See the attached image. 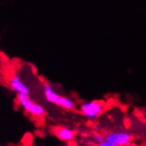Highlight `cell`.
Masks as SVG:
<instances>
[{"instance_id": "1", "label": "cell", "mask_w": 146, "mask_h": 146, "mask_svg": "<svg viewBox=\"0 0 146 146\" xmlns=\"http://www.w3.org/2000/svg\"><path fill=\"white\" fill-rule=\"evenodd\" d=\"M44 93L47 101H49L50 103L55 104V105L63 108L67 110L74 109L76 106V103L74 100L59 95L53 89V87L48 84L44 85Z\"/></svg>"}, {"instance_id": "2", "label": "cell", "mask_w": 146, "mask_h": 146, "mask_svg": "<svg viewBox=\"0 0 146 146\" xmlns=\"http://www.w3.org/2000/svg\"><path fill=\"white\" fill-rule=\"evenodd\" d=\"M105 110V103L99 100H89L83 102L80 107V112L89 120H95L100 116Z\"/></svg>"}, {"instance_id": "3", "label": "cell", "mask_w": 146, "mask_h": 146, "mask_svg": "<svg viewBox=\"0 0 146 146\" xmlns=\"http://www.w3.org/2000/svg\"><path fill=\"white\" fill-rule=\"evenodd\" d=\"M17 101L22 106L26 112H28L32 116L40 117L45 113V110L43 106L34 102L28 96V94H18Z\"/></svg>"}, {"instance_id": "4", "label": "cell", "mask_w": 146, "mask_h": 146, "mask_svg": "<svg viewBox=\"0 0 146 146\" xmlns=\"http://www.w3.org/2000/svg\"><path fill=\"white\" fill-rule=\"evenodd\" d=\"M105 140L119 146H129L133 138L127 131H114L107 133L105 135Z\"/></svg>"}, {"instance_id": "5", "label": "cell", "mask_w": 146, "mask_h": 146, "mask_svg": "<svg viewBox=\"0 0 146 146\" xmlns=\"http://www.w3.org/2000/svg\"><path fill=\"white\" fill-rule=\"evenodd\" d=\"M9 86L17 94H29V89L28 86L17 75L13 76L9 80Z\"/></svg>"}, {"instance_id": "6", "label": "cell", "mask_w": 146, "mask_h": 146, "mask_svg": "<svg viewBox=\"0 0 146 146\" xmlns=\"http://www.w3.org/2000/svg\"><path fill=\"white\" fill-rule=\"evenodd\" d=\"M55 135L63 142H70L74 140L75 134L70 128L67 127H59L55 129Z\"/></svg>"}, {"instance_id": "7", "label": "cell", "mask_w": 146, "mask_h": 146, "mask_svg": "<svg viewBox=\"0 0 146 146\" xmlns=\"http://www.w3.org/2000/svg\"><path fill=\"white\" fill-rule=\"evenodd\" d=\"M91 137H92V140L95 143H97L98 144L102 143L103 141H105V137L102 135L101 134H99V133H94V134H92Z\"/></svg>"}, {"instance_id": "8", "label": "cell", "mask_w": 146, "mask_h": 146, "mask_svg": "<svg viewBox=\"0 0 146 146\" xmlns=\"http://www.w3.org/2000/svg\"><path fill=\"white\" fill-rule=\"evenodd\" d=\"M98 146H119V145H116V144H113V143H109V142H107V141H103L102 143H98Z\"/></svg>"}]
</instances>
